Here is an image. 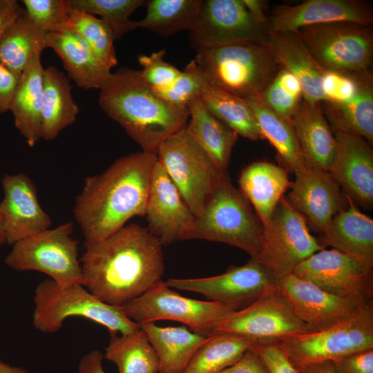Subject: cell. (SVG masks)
Masks as SVG:
<instances>
[{"instance_id": "cell-43", "label": "cell", "mask_w": 373, "mask_h": 373, "mask_svg": "<svg viewBox=\"0 0 373 373\" xmlns=\"http://www.w3.org/2000/svg\"><path fill=\"white\" fill-rule=\"evenodd\" d=\"M202 81L193 59L170 86L154 92L175 106L189 108V104L199 96Z\"/></svg>"}, {"instance_id": "cell-47", "label": "cell", "mask_w": 373, "mask_h": 373, "mask_svg": "<svg viewBox=\"0 0 373 373\" xmlns=\"http://www.w3.org/2000/svg\"><path fill=\"white\" fill-rule=\"evenodd\" d=\"M333 363L338 373H373V348L350 354Z\"/></svg>"}, {"instance_id": "cell-8", "label": "cell", "mask_w": 373, "mask_h": 373, "mask_svg": "<svg viewBox=\"0 0 373 373\" xmlns=\"http://www.w3.org/2000/svg\"><path fill=\"white\" fill-rule=\"evenodd\" d=\"M70 222L48 229L12 245L5 258L10 268L44 273L60 285H84L78 242Z\"/></svg>"}, {"instance_id": "cell-40", "label": "cell", "mask_w": 373, "mask_h": 373, "mask_svg": "<svg viewBox=\"0 0 373 373\" xmlns=\"http://www.w3.org/2000/svg\"><path fill=\"white\" fill-rule=\"evenodd\" d=\"M145 2L144 0H70L72 8L101 16V19L111 28L115 39L137 28L135 21L130 20V17Z\"/></svg>"}, {"instance_id": "cell-46", "label": "cell", "mask_w": 373, "mask_h": 373, "mask_svg": "<svg viewBox=\"0 0 373 373\" xmlns=\"http://www.w3.org/2000/svg\"><path fill=\"white\" fill-rule=\"evenodd\" d=\"M254 347L270 373H299L276 343H255Z\"/></svg>"}, {"instance_id": "cell-33", "label": "cell", "mask_w": 373, "mask_h": 373, "mask_svg": "<svg viewBox=\"0 0 373 373\" xmlns=\"http://www.w3.org/2000/svg\"><path fill=\"white\" fill-rule=\"evenodd\" d=\"M199 97L206 108L238 136L250 140L263 137L248 102L202 81Z\"/></svg>"}, {"instance_id": "cell-34", "label": "cell", "mask_w": 373, "mask_h": 373, "mask_svg": "<svg viewBox=\"0 0 373 373\" xmlns=\"http://www.w3.org/2000/svg\"><path fill=\"white\" fill-rule=\"evenodd\" d=\"M111 334L104 358L118 373H158L159 360L146 334L140 328L125 334Z\"/></svg>"}, {"instance_id": "cell-25", "label": "cell", "mask_w": 373, "mask_h": 373, "mask_svg": "<svg viewBox=\"0 0 373 373\" xmlns=\"http://www.w3.org/2000/svg\"><path fill=\"white\" fill-rule=\"evenodd\" d=\"M289 122L305 161L329 171L336 155V140L323 114L321 103L310 104L303 99Z\"/></svg>"}, {"instance_id": "cell-42", "label": "cell", "mask_w": 373, "mask_h": 373, "mask_svg": "<svg viewBox=\"0 0 373 373\" xmlns=\"http://www.w3.org/2000/svg\"><path fill=\"white\" fill-rule=\"evenodd\" d=\"M25 12L39 30L54 32L70 28V0H23Z\"/></svg>"}, {"instance_id": "cell-41", "label": "cell", "mask_w": 373, "mask_h": 373, "mask_svg": "<svg viewBox=\"0 0 373 373\" xmlns=\"http://www.w3.org/2000/svg\"><path fill=\"white\" fill-rule=\"evenodd\" d=\"M258 99L276 114L289 121L303 101V88L296 77L280 68Z\"/></svg>"}, {"instance_id": "cell-38", "label": "cell", "mask_w": 373, "mask_h": 373, "mask_svg": "<svg viewBox=\"0 0 373 373\" xmlns=\"http://www.w3.org/2000/svg\"><path fill=\"white\" fill-rule=\"evenodd\" d=\"M202 0H151L146 1V16L135 21L137 28L148 29L163 37L182 30L190 31Z\"/></svg>"}, {"instance_id": "cell-39", "label": "cell", "mask_w": 373, "mask_h": 373, "mask_svg": "<svg viewBox=\"0 0 373 373\" xmlns=\"http://www.w3.org/2000/svg\"><path fill=\"white\" fill-rule=\"evenodd\" d=\"M70 25L91 48L101 61L111 69L117 64L114 37L108 26L100 19L81 10L71 8Z\"/></svg>"}, {"instance_id": "cell-9", "label": "cell", "mask_w": 373, "mask_h": 373, "mask_svg": "<svg viewBox=\"0 0 373 373\" xmlns=\"http://www.w3.org/2000/svg\"><path fill=\"white\" fill-rule=\"evenodd\" d=\"M122 307L126 316L138 325L157 321H173L206 337L212 335L220 323L236 311L231 306L218 302L183 296L162 280Z\"/></svg>"}, {"instance_id": "cell-50", "label": "cell", "mask_w": 373, "mask_h": 373, "mask_svg": "<svg viewBox=\"0 0 373 373\" xmlns=\"http://www.w3.org/2000/svg\"><path fill=\"white\" fill-rule=\"evenodd\" d=\"M25 12L16 0H0V38L6 30Z\"/></svg>"}, {"instance_id": "cell-27", "label": "cell", "mask_w": 373, "mask_h": 373, "mask_svg": "<svg viewBox=\"0 0 373 373\" xmlns=\"http://www.w3.org/2000/svg\"><path fill=\"white\" fill-rule=\"evenodd\" d=\"M349 207L337 212L321 233V245L373 264V220L347 197Z\"/></svg>"}, {"instance_id": "cell-2", "label": "cell", "mask_w": 373, "mask_h": 373, "mask_svg": "<svg viewBox=\"0 0 373 373\" xmlns=\"http://www.w3.org/2000/svg\"><path fill=\"white\" fill-rule=\"evenodd\" d=\"M157 155L144 151L116 160L99 174L87 176L75 198L73 214L84 241L114 233L134 216H145Z\"/></svg>"}, {"instance_id": "cell-5", "label": "cell", "mask_w": 373, "mask_h": 373, "mask_svg": "<svg viewBox=\"0 0 373 373\" xmlns=\"http://www.w3.org/2000/svg\"><path fill=\"white\" fill-rule=\"evenodd\" d=\"M201 239L239 248L254 258L259 254L264 225L251 204L231 183L227 174L222 177L195 216L189 240Z\"/></svg>"}, {"instance_id": "cell-20", "label": "cell", "mask_w": 373, "mask_h": 373, "mask_svg": "<svg viewBox=\"0 0 373 373\" xmlns=\"http://www.w3.org/2000/svg\"><path fill=\"white\" fill-rule=\"evenodd\" d=\"M346 21L373 24V6L365 0H308L276 6L268 17L269 32H296L300 28Z\"/></svg>"}, {"instance_id": "cell-3", "label": "cell", "mask_w": 373, "mask_h": 373, "mask_svg": "<svg viewBox=\"0 0 373 373\" xmlns=\"http://www.w3.org/2000/svg\"><path fill=\"white\" fill-rule=\"evenodd\" d=\"M99 104L142 151L157 155L161 144L186 125L189 108L167 102L143 80L140 70L122 68L100 89Z\"/></svg>"}, {"instance_id": "cell-45", "label": "cell", "mask_w": 373, "mask_h": 373, "mask_svg": "<svg viewBox=\"0 0 373 373\" xmlns=\"http://www.w3.org/2000/svg\"><path fill=\"white\" fill-rule=\"evenodd\" d=\"M358 74L325 71L322 81L323 102L341 103L350 99L356 90Z\"/></svg>"}, {"instance_id": "cell-19", "label": "cell", "mask_w": 373, "mask_h": 373, "mask_svg": "<svg viewBox=\"0 0 373 373\" xmlns=\"http://www.w3.org/2000/svg\"><path fill=\"white\" fill-rule=\"evenodd\" d=\"M294 172L295 181L285 198L307 224L322 233L334 216L342 209L340 187L329 171L305 161Z\"/></svg>"}, {"instance_id": "cell-44", "label": "cell", "mask_w": 373, "mask_h": 373, "mask_svg": "<svg viewBox=\"0 0 373 373\" xmlns=\"http://www.w3.org/2000/svg\"><path fill=\"white\" fill-rule=\"evenodd\" d=\"M165 54V50H161L150 55H140L138 57L142 67L141 76L144 82L155 92L170 86L182 73L164 59Z\"/></svg>"}, {"instance_id": "cell-29", "label": "cell", "mask_w": 373, "mask_h": 373, "mask_svg": "<svg viewBox=\"0 0 373 373\" xmlns=\"http://www.w3.org/2000/svg\"><path fill=\"white\" fill-rule=\"evenodd\" d=\"M325 118L335 131L373 141V76L370 71L357 75L354 95L341 103L321 102Z\"/></svg>"}, {"instance_id": "cell-10", "label": "cell", "mask_w": 373, "mask_h": 373, "mask_svg": "<svg viewBox=\"0 0 373 373\" xmlns=\"http://www.w3.org/2000/svg\"><path fill=\"white\" fill-rule=\"evenodd\" d=\"M296 32L325 71L347 74L370 71L372 26L340 21L305 26Z\"/></svg>"}, {"instance_id": "cell-35", "label": "cell", "mask_w": 373, "mask_h": 373, "mask_svg": "<svg viewBox=\"0 0 373 373\" xmlns=\"http://www.w3.org/2000/svg\"><path fill=\"white\" fill-rule=\"evenodd\" d=\"M47 34L38 29L24 12L0 38V62L20 75L35 53L46 48Z\"/></svg>"}, {"instance_id": "cell-6", "label": "cell", "mask_w": 373, "mask_h": 373, "mask_svg": "<svg viewBox=\"0 0 373 373\" xmlns=\"http://www.w3.org/2000/svg\"><path fill=\"white\" fill-rule=\"evenodd\" d=\"M33 302L32 324L43 333L57 332L72 316L93 321L106 327L110 335L125 334L140 328L122 306L103 302L81 284L60 285L46 278L37 285Z\"/></svg>"}, {"instance_id": "cell-18", "label": "cell", "mask_w": 373, "mask_h": 373, "mask_svg": "<svg viewBox=\"0 0 373 373\" xmlns=\"http://www.w3.org/2000/svg\"><path fill=\"white\" fill-rule=\"evenodd\" d=\"M145 216L147 229L162 245L189 240L195 225V216L157 160Z\"/></svg>"}, {"instance_id": "cell-21", "label": "cell", "mask_w": 373, "mask_h": 373, "mask_svg": "<svg viewBox=\"0 0 373 373\" xmlns=\"http://www.w3.org/2000/svg\"><path fill=\"white\" fill-rule=\"evenodd\" d=\"M336 151L329 173L354 204H373V151L361 136L335 131Z\"/></svg>"}, {"instance_id": "cell-4", "label": "cell", "mask_w": 373, "mask_h": 373, "mask_svg": "<svg viewBox=\"0 0 373 373\" xmlns=\"http://www.w3.org/2000/svg\"><path fill=\"white\" fill-rule=\"evenodd\" d=\"M193 60L203 82L246 101L258 99L280 68L260 43L202 48Z\"/></svg>"}, {"instance_id": "cell-31", "label": "cell", "mask_w": 373, "mask_h": 373, "mask_svg": "<svg viewBox=\"0 0 373 373\" xmlns=\"http://www.w3.org/2000/svg\"><path fill=\"white\" fill-rule=\"evenodd\" d=\"M189 122L186 128L216 167L227 172L238 135L213 115L199 96L189 105Z\"/></svg>"}, {"instance_id": "cell-55", "label": "cell", "mask_w": 373, "mask_h": 373, "mask_svg": "<svg viewBox=\"0 0 373 373\" xmlns=\"http://www.w3.org/2000/svg\"><path fill=\"white\" fill-rule=\"evenodd\" d=\"M6 243H7V242L3 227V218L0 207V248Z\"/></svg>"}, {"instance_id": "cell-23", "label": "cell", "mask_w": 373, "mask_h": 373, "mask_svg": "<svg viewBox=\"0 0 373 373\" xmlns=\"http://www.w3.org/2000/svg\"><path fill=\"white\" fill-rule=\"evenodd\" d=\"M263 44L280 68L297 77L305 102L324 101L322 81L325 70L315 61L296 32L269 31Z\"/></svg>"}, {"instance_id": "cell-12", "label": "cell", "mask_w": 373, "mask_h": 373, "mask_svg": "<svg viewBox=\"0 0 373 373\" xmlns=\"http://www.w3.org/2000/svg\"><path fill=\"white\" fill-rule=\"evenodd\" d=\"M325 249L314 237L305 218L283 196L264 225V239L255 257L276 279L292 274L314 253Z\"/></svg>"}, {"instance_id": "cell-22", "label": "cell", "mask_w": 373, "mask_h": 373, "mask_svg": "<svg viewBox=\"0 0 373 373\" xmlns=\"http://www.w3.org/2000/svg\"><path fill=\"white\" fill-rule=\"evenodd\" d=\"M4 197L0 203L6 242L9 245L50 228L51 220L41 207L35 184L25 173L5 174Z\"/></svg>"}, {"instance_id": "cell-53", "label": "cell", "mask_w": 373, "mask_h": 373, "mask_svg": "<svg viewBox=\"0 0 373 373\" xmlns=\"http://www.w3.org/2000/svg\"><path fill=\"white\" fill-rule=\"evenodd\" d=\"M295 367L299 373H338L332 361L311 363Z\"/></svg>"}, {"instance_id": "cell-30", "label": "cell", "mask_w": 373, "mask_h": 373, "mask_svg": "<svg viewBox=\"0 0 373 373\" xmlns=\"http://www.w3.org/2000/svg\"><path fill=\"white\" fill-rule=\"evenodd\" d=\"M139 326L157 356L158 373H182L207 338L185 325L160 327L155 323H145Z\"/></svg>"}, {"instance_id": "cell-15", "label": "cell", "mask_w": 373, "mask_h": 373, "mask_svg": "<svg viewBox=\"0 0 373 373\" xmlns=\"http://www.w3.org/2000/svg\"><path fill=\"white\" fill-rule=\"evenodd\" d=\"M292 274L332 294L372 301L373 264L336 249L314 253Z\"/></svg>"}, {"instance_id": "cell-49", "label": "cell", "mask_w": 373, "mask_h": 373, "mask_svg": "<svg viewBox=\"0 0 373 373\" xmlns=\"http://www.w3.org/2000/svg\"><path fill=\"white\" fill-rule=\"evenodd\" d=\"M20 76L0 62V114L10 111Z\"/></svg>"}, {"instance_id": "cell-7", "label": "cell", "mask_w": 373, "mask_h": 373, "mask_svg": "<svg viewBox=\"0 0 373 373\" xmlns=\"http://www.w3.org/2000/svg\"><path fill=\"white\" fill-rule=\"evenodd\" d=\"M276 343L295 367L333 362L356 352L373 348L372 301L336 325L286 337Z\"/></svg>"}, {"instance_id": "cell-48", "label": "cell", "mask_w": 373, "mask_h": 373, "mask_svg": "<svg viewBox=\"0 0 373 373\" xmlns=\"http://www.w3.org/2000/svg\"><path fill=\"white\" fill-rule=\"evenodd\" d=\"M219 373H270V372L254 345L235 363Z\"/></svg>"}, {"instance_id": "cell-26", "label": "cell", "mask_w": 373, "mask_h": 373, "mask_svg": "<svg viewBox=\"0 0 373 373\" xmlns=\"http://www.w3.org/2000/svg\"><path fill=\"white\" fill-rule=\"evenodd\" d=\"M43 49H39L21 74L12 102L15 126L29 146L41 139V104L44 68L41 61Z\"/></svg>"}, {"instance_id": "cell-51", "label": "cell", "mask_w": 373, "mask_h": 373, "mask_svg": "<svg viewBox=\"0 0 373 373\" xmlns=\"http://www.w3.org/2000/svg\"><path fill=\"white\" fill-rule=\"evenodd\" d=\"M103 354L94 350L84 354L79 360L78 373H106L102 366Z\"/></svg>"}, {"instance_id": "cell-36", "label": "cell", "mask_w": 373, "mask_h": 373, "mask_svg": "<svg viewBox=\"0 0 373 373\" xmlns=\"http://www.w3.org/2000/svg\"><path fill=\"white\" fill-rule=\"evenodd\" d=\"M256 343L228 333L207 337L182 373H219L235 363Z\"/></svg>"}, {"instance_id": "cell-1", "label": "cell", "mask_w": 373, "mask_h": 373, "mask_svg": "<svg viewBox=\"0 0 373 373\" xmlns=\"http://www.w3.org/2000/svg\"><path fill=\"white\" fill-rule=\"evenodd\" d=\"M84 286L103 302L123 306L162 280V245L147 228L125 225L108 237L84 242Z\"/></svg>"}, {"instance_id": "cell-17", "label": "cell", "mask_w": 373, "mask_h": 373, "mask_svg": "<svg viewBox=\"0 0 373 373\" xmlns=\"http://www.w3.org/2000/svg\"><path fill=\"white\" fill-rule=\"evenodd\" d=\"M275 284L310 332L343 322L371 302L332 294L294 274L277 279Z\"/></svg>"}, {"instance_id": "cell-52", "label": "cell", "mask_w": 373, "mask_h": 373, "mask_svg": "<svg viewBox=\"0 0 373 373\" xmlns=\"http://www.w3.org/2000/svg\"><path fill=\"white\" fill-rule=\"evenodd\" d=\"M251 15L259 23L268 26V17L266 14L268 1L264 0H242Z\"/></svg>"}, {"instance_id": "cell-37", "label": "cell", "mask_w": 373, "mask_h": 373, "mask_svg": "<svg viewBox=\"0 0 373 373\" xmlns=\"http://www.w3.org/2000/svg\"><path fill=\"white\" fill-rule=\"evenodd\" d=\"M263 137L277 151L286 169L294 171L305 162L295 131L289 121L280 117L258 99L247 101Z\"/></svg>"}, {"instance_id": "cell-11", "label": "cell", "mask_w": 373, "mask_h": 373, "mask_svg": "<svg viewBox=\"0 0 373 373\" xmlns=\"http://www.w3.org/2000/svg\"><path fill=\"white\" fill-rule=\"evenodd\" d=\"M157 160L195 216L200 213L227 173L216 167L189 133L186 126L161 144Z\"/></svg>"}, {"instance_id": "cell-28", "label": "cell", "mask_w": 373, "mask_h": 373, "mask_svg": "<svg viewBox=\"0 0 373 373\" xmlns=\"http://www.w3.org/2000/svg\"><path fill=\"white\" fill-rule=\"evenodd\" d=\"M238 184L265 225L291 183L287 169L272 162L258 161L243 169Z\"/></svg>"}, {"instance_id": "cell-13", "label": "cell", "mask_w": 373, "mask_h": 373, "mask_svg": "<svg viewBox=\"0 0 373 373\" xmlns=\"http://www.w3.org/2000/svg\"><path fill=\"white\" fill-rule=\"evenodd\" d=\"M309 332L274 283L253 303L229 315L214 333L232 334L256 343H266Z\"/></svg>"}, {"instance_id": "cell-14", "label": "cell", "mask_w": 373, "mask_h": 373, "mask_svg": "<svg viewBox=\"0 0 373 373\" xmlns=\"http://www.w3.org/2000/svg\"><path fill=\"white\" fill-rule=\"evenodd\" d=\"M268 34V26L257 21L242 0H202L189 39L192 48L198 50L236 44H263Z\"/></svg>"}, {"instance_id": "cell-24", "label": "cell", "mask_w": 373, "mask_h": 373, "mask_svg": "<svg viewBox=\"0 0 373 373\" xmlns=\"http://www.w3.org/2000/svg\"><path fill=\"white\" fill-rule=\"evenodd\" d=\"M46 46L60 57L68 78L80 88L101 89L112 73L71 27L48 33Z\"/></svg>"}, {"instance_id": "cell-54", "label": "cell", "mask_w": 373, "mask_h": 373, "mask_svg": "<svg viewBox=\"0 0 373 373\" xmlns=\"http://www.w3.org/2000/svg\"><path fill=\"white\" fill-rule=\"evenodd\" d=\"M0 373H30L21 367L12 366L0 361Z\"/></svg>"}, {"instance_id": "cell-32", "label": "cell", "mask_w": 373, "mask_h": 373, "mask_svg": "<svg viewBox=\"0 0 373 373\" xmlns=\"http://www.w3.org/2000/svg\"><path fill=\"white\" fill-rule=\"evenodd\" d=\"M79 113L69 79L55 66L44 68L41 104V139L50 141L73 124Z\"/></svg>"}, {"instance_id": "cell-16", "label": "cell", "mask_w": 373, "mask_h": 373, "mask_svg": "<svg viewBox=\"0 0 373 373\" xmlns=\"http://www.w3.org/2000/svg\"><path fill=\"white\" fill-rule=\"evenodd\" d=\"M275 282L273 276L254 258L241 266H230L218 276L165 281L171 288L200 294L236 310L253 303Z\"/></svg>"}]
</instances>
